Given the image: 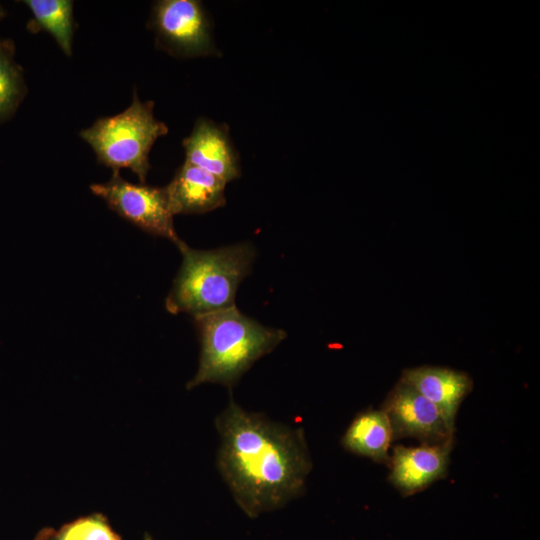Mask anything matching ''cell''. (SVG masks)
I'll return each mask as SVG.
<instances>
[{"instance_id": "1", "label": "cell", "mask_w": 540, "mask_h": 540, "mask_svg": "<svg viewBox=\"0 0 540 540\" xmlns=\"http://www.w3.org/2000/svg\"><path fill=\"white\" fill-rule=\"evenodd\" d=\"M215 427L217 468L247 516L280 509L303 494L312 461L302 428L246 411L233 398Z\"/></svg>"}, {"instance_id": "2", "label": "cell", "mask_w": 540, "mask_h": 540, "mask_svg": "<svg viewBox=\"0 0 540 540\" xmlns=\"http://www.w3.org/2000/svg\"><path fill=\"white\" fill-rule=\"evenodd\" d=\"M200 339L199 366L187 383H219L232 389L261 357L272 352L287 336L244 315L236 306L194 318Z\"/></svg>"}, {"instance_id": "3", "label": "cell", "mask_w": 540, "mask_h": 540, "mask_svg": "<svg viewBox=\"0 0 540 540\" xmlns=\"http://www.w3.org/2000/svg\"><path fill=\"white\" fill-rule=\"evenodd\" d=\"M183 261L166 298V309L194 318L235 306L241 281L250 273L255 258L251 244L213 250H195L182 242Z\"/></svg>"}, {"instance_id": "4", "label": "cell", "mask_w": 540, "mask_h": 540, "mask_svg": "<svg viewBox=\"0 0 540 540\" xmlns=\"http://www.w3.org/2000/svg\"><path fill=\"white\" fill-rule=\"evenodd\" d=\"M154 102H142L134 91L132 103L121 113L98 118L80 131L93 149L97 161L119 173L128 168L145 183L150 170L149 153L155 141L168 133L164 122L153 114Z\"/></svg>"}, {"instance_id": "5", "label": "cell", "mask_w": 540, "mask_h": 540, "mask_svg": "<svg viewBox=\"0 0 540 540\" xmlns=\"http://www.w3.org/2000/svg\"><path fill=\"white\" fill-rule=\"evenodd\" d=\"M119 216L141 230L171 240L177 247L183 242L173 223L165 187L134 184L113 173L110 180L90 186Z\"/></svg>"}, {"instance_id": "6", "label": "cell", "mask_w": 540, "mask_h": 540, "mask_svg": "<svg viewBox=\"0 0 540 540\" xmlns=\"http://www.w3.org/2000/svg\"><path fill=\"white\" fill-rule=\"evenodd\" d=\"M149 27L156 46L167 53L192 58L215 54L211 22L197 0H160L153 4Z\"/></svg>"}, {"instance_id": "7", "label": "cell", "mask_w": 540, "mask_h": 540, "mask_svg": "<svg viewBox=\"0 0 540 540\" xmlns=\"http://www.w3.org/2000/svg\"><path fill=\"white\" fill-rule=\"evenodd\" d=\"M381 409L389 420L393 440L408 437L426 444L454 440V431L436 406L401 379L388 393Z\"/></svg>"}, {"instance_id": "8", "label": "cell", "mask_w": 540, "mask_h": 540, "mask_svg": "<svg viewBox=\"0 0 540 540\" xmlns=\"http://www.w3.org/2000/svg\"><path fill=\"white\" fill-rule=\"evenodd\" d=\"M454 441V440H453ZM453 441L393 448L389 481L404 496L418 493L446 476Z\"/></svg>"}, {"instance_id": "9", "label": "cell", "mask_w": 540, "mask_h": 540, "mask_svg": "<svg viewBox=\"0 0 540 540\" xmlns=\"http://www.w3.org/2000/svg\"><path fill=\"white\" fill-rule=\"evenodd\" d=\"M226 125L199 118L191 134L182 145L185 162L221 179L225 183L241 175L239 155L235 150Z\"/></svg>"}, {"instance_id": "10", "label": "cell", "mask_w": 540, "mask_h": 540, "mask_svg": "<svg viewBox=\"0 0 540 540\" xmlns=\"http://www.w3.org/2000/svg\"><path fill=\"white\" fill-rule=\"evenodd\" d=\"M400 379L432 402L450 429L455 431L459 407L473 389V380L466 372L424 365L404 369Z\"/></svg>"}, {"instance_id": "11", "label": "cell", "mask_w": 540, "mask_h": 540, "mask_svg": "<svg viewBox=\"0 0 540 540\" xmlns=\"http://www.w3.org/2000/svg\"><path fill=\"white\" fill-rule=\"evenodd\" d=\"M225 185L216 176L184 162L165 190L173 215L202 214L225 205Z\"/></svg>"}, {"instance_id": "12", "label": "cell", "mask_w": 540, "mask_h": 540, "mask_svg": "<svg viewBox=\"0 0 540 540\" xmlns=\"http://www.w3.org/2000/svg\"><path fill=\"white\" fill-rule=\"evenodd\" d=\"M392 441L391 426L381 408H369L357 414L341 438L342 447L348 452L387 465Z\"/></svg>"}, {"instance_id": "13", "label": "cell", "mask_w": 540, "mask_h": 540, "mask_svg": "<svg viewBox=\"0 0 540 540\" xmlns=\"http://www.w3.org/2000/svg\"><path fill=\"white\" fill-rule=\"evenodd\" d=\"M22 3L32 14L28 29L34 33L40 30L48 32L62 52L71 56L75 30L74 2L71 0H24Z\"/></svg>"}, {"instance_id": "14", "label": "cell", "mask_w": 540, "mask_h": 540, "mask_svg": "<svg viewBox=\"0 0 540 540\" xmlns=\"http://www.w3.org/2000/svg\"><path fill=\"white\" fill-rule=\"evenodd\" d=\"M26 92L23 70L15 61L14 43L0 38V123L14 115Z\"/></svg>"}, {"instance_id": "15", "label": "cell", "mask_w": 540, "mask_h": 540, "mask_svg": "<svg viewBox=\"0 0 540 540\" xmlns=\"http://www.w3.org/2000/svg\"><path fill=\"white\" fill-rule=\"evenodd\" d=\"M34 540H122L112 529L106 516L93 513L62 525L59 529L45 527Z\"/></svg>"}, {"instance_id": "16", "label": "cell", "mask_w": 540, "mask_h": 540, "mask_svg": "<svg viewBox=\"0 0 540 540\" xmlns=\"http://www.w3.org/2000/svg\"><path fill=\"white\" fill-rule=\"evenodd\" d=\"M5 15H6V11L0 4V21L5 17Z\"/></svg>"}, {"instance_id": "17", "label": "cell", "mask_w": 540, "mask_h": 540, "mask_svg": "<svg viewBox=\"0 0 540 540\" xmlns=\"http://www.w3.org/2000/svg\"><path fill=\"white\" fill-rule=\"evenodd\" d=\"M144 540H154L149 534H145Z\"/></svg>"}]
</instances>
